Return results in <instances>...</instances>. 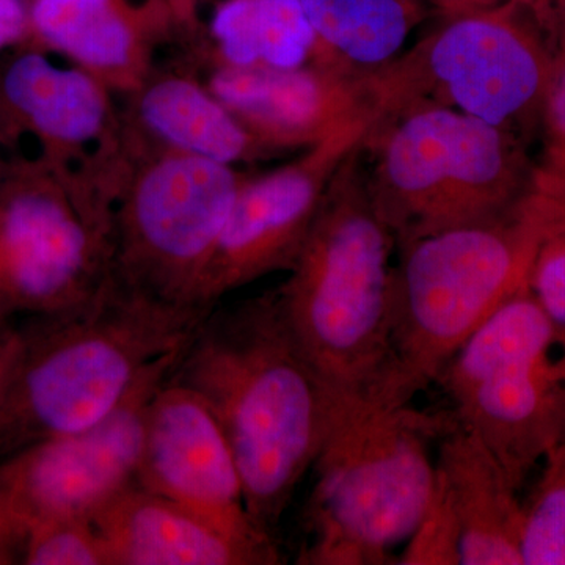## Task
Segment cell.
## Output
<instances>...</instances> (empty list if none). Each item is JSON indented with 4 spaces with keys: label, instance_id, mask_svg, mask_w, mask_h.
I'll return each mask as SVG.
<instances>
[{
    "label": "cell",
    "instance_id": "obj_31",
    "mask_svg": "<svg viewBox=\"0 0 565 565\" xmlns=\"http://www.w3.org/2000/svg\"><path fill=\"white\" fill-rule=\"evenodd\" d=\"M14 323H17V319L7 318V316L0 313V371H2L11 334H13Z\"/></svg>",
    "mask_w": 565,
    "mask_h": 565
},
{
    "label": "cell",
    "instance_id": "obj_7",
    "mask_svg": "<svg viewBox=\"0 0 565 565\" xmlns=\"http://www.w3.org/2000/svg\"><path fill=\"white\" fill-rule=\"evenodd\" d=\"M553 51L522 0L446 18L411 50L370 71L377 120L414 106L462 111L539 140Z\"/></svg>",
    "mask_w": 565,
    "mask_h": 565
},
{
    "label": "cell",
    "instance_id": "obj_18",
    "mask_svg": "<svg viewBox=\"0 0 565 565\" xmlns=\"http://www.w3.org/2000/svg\"><path fill=\"white\" fill-rule=\"evenodd\" d=\"M93 525L109 565H269L202 515L136 481L96 512Z\"/></svg>",
    "mask_w": 565,
    "mask_h": 565
},
{
    "label": "cell",
    "instance_id": "obj_16",
    "mask_svg": "<svg viewBox=\"0 0 565 565\" xmlns=\"http://www.w3.org/2000/svg\"><path fill=\"white\" fill-rule=\"evenodd\" d=\"M31 20L32 46L90 71L120 98L177 32L169 0H31Z\"/></svg>",
    "mask_w": 565,
    "mask_h": 565
},
{
    "label": "cell",
    "instance_id": "obj_23",
    "mask_svg": "<svg viewBox=\"0 0 565 565\" xmlns=\"http://www.w3.org/2000/svg\"><path fill=\"white\" fill-rule=\"evenodd\" d=\"M541 230L527 285L553 321L565 326V189L535 173Z\"/></svg>",
    "mask_w": 565,
    "mask_h": 565
},
{
    "label": "cell",
    "instance_id": "obj_21",
    "mask_svg": "<svg viewBox=\"0 0 565 565\" xmlns=\"http://www.w3.org/2000/svg\"><path fill=\"white\" fill-rule=\"evenodd\" d=\"M329 54L371 71L403 51L422 18L419 0H300Z\"/></svg>",
    "mask_w": 565,
    "mask_h": 565
},
{
    "label": "cell",
    "instance_id": "obj_6",
    "mask_svg": "<svg viewBox=\"0 0 565 565\" xmlns=\"http://www.w3.org/2000/svg\"><path fill=\"white\" fill-rule=\"evenodd\" d=\"M514 134L441 106L375 121L364 151L367 185L396 245L514 210L537 163Z\"/></svg>",
    "mask_w": 565,
    "mask_h": 565
},
{
    "label": "cell",
    "instance_id": "obj_22",
    "mask_svg": "<svg viewBox=\"0 0 565 565\" xmlns=\"http://www.w3.org/2000/svg\"><path fill=\"white\" fill-rule=\"evenodd\" d=\"M252 32L259 68L297 70L338 61L322 46L300 0H252Z\"/></svg>",
    "mask_w": 565,
    "mask_h": 565
},
{
    "label": "cell",
    "instance_id": "obj_17",
    "mask_svg": "<svg viewBox=\"0 0 565 565\" xmlns=\"http://www.w3.org/2000/svg\"><path fill=\"white\" fill-rule=\"evenodd\" d=\"M136 151H172L237 167L270 154L232 110L188 68L158 66L121 96Z\"/></svg>",
    "mask_w": 565,
    "mask_h": 565
},
{
    "label": "cell",
    "instance_id": "obj_26",
    "mask_svg": "<svg viewBox=\"0 0 565 565\" xmlns=\"http://www.w3.org/2000/svg\"><path fill=\"white\" fill-rule=\"evenodd\" d=\"M397 564L460 565V530L444 486L435 478L429 504Z\"/></svg>",
    "mask_w": 565,
    "mask_h": 565
},
{
    "label": "cell",
    "instance_id": "obj_11",
    "mask_svg": "<svg viewBox=\"0 0 565 565\" xmlns=\"http://www.w3.org/2000/svg\"><path fill=\"white\" fill-rule=\"evenodd\" d=\"M111 270L110 234L50 170L7 163L0 178V313H61L92 299Z\"/></svg>",
    "mask_w": 565,
    "mask_h": 565
},
{
    "label": "cell",
    "instance_id": "obj_4",
    "mask_svg": "<svg viewBox=\"0 0 565 565\" xmlns=\"http://www.w3.org/2000/svg\"><path fill=\"white\" fill-rule=\"evenodd\" d=\"M455 423V412L426 414L405 404L334 427L313 465L297 563H394V550L407 544L433 494L430 446Z\"/></svg>",
    "mask_w": 565,
    "mask_h": 565
},
{
    "label": "cell",
    "instance_id": "obj_32",
    "mask_svg": "<svg viewBox=\"0 0 565 565\" xmlns=\"http://www.w3.org/2000/svg\"><path fill=\"white\" fill-rule=\"evenodd\" d=\"M6 167H7L6 159H3L2 156H0V178H2L3 170H6Z\"/></svg>",
    "mask_w": 565,
    "mask_h": 565
},
{
    "label": "cell",
    "instance_id": "obj_29",
    "mask_svg": "<svg viewBox=\"0 0 565 565\" xmlns=\"http://www.w3.org/2000/svg\"><path fill=\"white\" fill-rule=\"evenodd\" d=\"M546 43L555 50L565 40V0H522Z\"/></svg>",
    "mask_w": 565,
    "mask_h": 565
},
{
    "label": "cell",
    "instance_id": "obj_28",
    "mask_svg": "<svg viewBox=\"0 0 565 565\" xmlns=\"http://www.w3.org/2000/svg\"><path fill=\"white\" fill-rule=\"evenodd\" d=\"M32 41L31 0H0V55Z\"/></svg>",
    "mask_w": 565,
    "mask_h": 565
},
{
    "label": "cell",
    "instance_id": "obj_25",
    "mask_svg": "<svg viewBox=\"0 0 565 565\" xmlns=\"http://www.w3.org/2000/svg\"><path fill=\"white\" fill-rule=\"evenodd\" d=\"M22 565H109L93 519H66L33 531L18 553Z\"/></svg>",
    "mask_w": 565,
    "mask_h": 565
},
{
    "label": "cell",
    "instance_id": "obj_9",
    "mask_svg": "<svg viewBox=\"0 0 565 565\" xmlns=\"http://www.w3.org/2000/svg\"><path fill=\"white\" fill-rule=\"evenodd\" d=\"M245 178L195 156L136 152L111 215V274L163 302L211 310L200 286Z\"/></svg>",
    "mask_w": 565,
    "mask_h": 565
},
{
    "label": "cell",
    "instance_id": "obj_5",
    "mask_svg": "<svg viewBox=\"0 0 565 565\" xmlns=\"http://www.w3.org/2000/svg\"><path fill=\"white\" fill-rule=\"evenodd\" d=\"M535 184V182H534ZM541 230L535 188L514 210L396 245L392 275L394 407L435 384L457 349L527 281Z\"/></svg>",
    "mask_w": 565,
    "mask_h": 565
},
{
    "label": "cell",
    "instance_id": "obj_24",
    "mask_svg": "<svg viewBox=\"0 0 565 565\" xmlns=\"http://www.w3.org/2000/svg\"><path fill=\"white\" fill-rule=\"evenodd\" d=\"M544 462L523 515V565H565V440Z\"/></svg>",
    "mask_w": 565,
    "mask_h": 565
},
{
    "label": "cell",
    "instance_id": "obj_1",
    "mask_svg": "<svg viewBox=\"0 0 565 565\" xmlns=\"http://www.w3.org/2000/svg\"><path fill=\"white\" fill-rule=\"evenodd\" d=\"M170 379L202 397L221 424L253 522L275 539L297 487L338 426L277 289L215 305Z\"/></svg>",
    "mask_w": 565,
    "mask_h": 565
},
{
    "label": "cell",
    "instance_id": "obj_27",
    "mask_svg": "<svg viewBox=\"0 0 565 565\" xmlns=\"http://www.w3.org/2000/svg\"><path fill=\"white\" fill-rule=\"evenodd\" d=\"M539 140L542 145L539 172L565 189V40L553 50Z\"/></svg>",
    "mask_w": 565,
    "mask_h": 565
},
{
    "label": "cell",
    "instance_id": "obj_8",
    "mask_svg": "<svg viewBox=\"0 0 565 565\" xmlns=\"http://www.w3.org/2000/svg\"><path fill=\"white\" fill-rule=\"evenodd\" d=\"M117 95L90 71L41 47L0 55V156L54 173L111 232L134 150Z\"/></svg>",
    "mask_w": 565,
    "mask_h": 565
},
{
    "label": "cell",
    "instance_id": "obj_3",
    "mask_svg": "<svg viewBox=\"0 0 565 565\" xmlns=\"http://www.w3.org/2000/svg\"><path fill=\"white\" fill-rule=\"evenodd\" d=\"M364 145L334 173L288 280L282 315L329 394L338 426L394 407L392 230L375 207Z\"/></svg>",
    "mask_w": 565,
    "mask_h": 565
},
{
    "label": "cell",
    "instance_id": "obj_12",
    "mask_svg": "<svg viewBox=\"0 0 565 565\" xmlns=\"http://www.w3.org/2000/svg\"><path fill=\"white\" fill-rule=\"evenodd\" d=\"M374 122H352L286 166L245 178L204 273L200 305L214 308L259 278L292 269L334 173L366 143Z\"/></svg>",
    "mask_w": 565,
    "mask_h": 565
},
{
    "label": "cell",
    "instance_id": "obj_19",
    "mask_svg": "<svg viewBox=\"0 0 565 565\" xmlns=\"http://www.w3.org/2000/svg\"><path fill=\"white\" fill-rule=\"evenodd\" d=\"M435 478L460 530V565H523L525 505L484 441L457 422L438 441Z\"/></svg>",
    "mask_w": 565,
    "mask_h": 565
},
{
    "label": "cell",
    "instance_id": "obj_2",
    "mask_svg": "<svg viewBox=\"0 0 565 565\" xmlns=\"http://www.w3.org/2000/svg\"><path fill=\"white\" fill-rule=\"evenodd\" d=\"M211 310L163 302L110 270L87 302L18 319L0 371V459L109 418Z\"/></svg>",
    "mask_w": 565,
    "mask_h": 565
},
{
    "label": "cell",
    "instance_id": "obj_13",
    "mask_svg": "<svg viewBox=\"0 0 565 565\" xmlns=\"http://www.w3.org/2000/svg\"><path fill=\"white\" fill-rule=\"evenodd\" d=\"M136 482L191 509L212 525L280 564L277 542L253 522L239 468L202 397L172 379L152 396Z\"/></svg>",
    "mask_w": 565,
    "mask_h": 565
},
{
    "label": "cell",
    "instance_id": "obj_15",
    "mask_svg": "<svg viewBox=\"0 0 565 565\" xmlns=\"http://www.w3.org/2000/svg\"><path fill=\"white\" fill-rule=\"evenodd\" d=\"M520 489L535 465L565 440V326L455 404Z\"/></svg>",
    "mask_w": 565,
    "mask_h": 565
},
{
    "label": "cell",
    "instance_id": "obj_10",
    "mask_svg": "<svg viewBox=\"0 0 565 565\" xmlns=\"http://www.w3.org/2000/svg\"><path fill=\"white\" fill-rule=\"evenodd\" d=\"M182 351L159 364L104 422L0 459V565L17 564L33 531L57 520L93 519L136 481L148 405L172 377Z\"/></svg>",
    "mask_w": 565,
    "mask_h": 565
},
{
    "label": "cell",
    "instance_id": "obj_30",
    "mask_svg": "<svg viewBox=\"0 0 565 565\" xmlns=\"http://www.w3.org/2000/svg\"><path fill=\"white\" fill-rule=\"evenodd\" d=\"M429 2L446 20V18L460 17V14L473 13V11L492 9L505 0H429Z\"/></svg>",
    "mask_w": 565,
    "mask_h": 565
},
{
    "label": "cell",
    "instance_id": "obj_20",
    "mask_svg": "<svg viewBox=\"0 0 565 565\" xmlns=\"http://www.w3.org/2000/svg\"><path fill=\"white\" fill-rule=\"evenodd\" d=\"M559 327L525 281L476 327L435 384L457 404L519 356L545 344Z\"/></svg>",
    "mask_w": 565,
    "mask_h": 565
},
{
    "label": "cell",
    "instance_id": "obj_14",
    "mask_svg": "<svg viewBox=\"0 0 565 565\" xmlns=\"http://www.w3.org/2000/svg\"><path fill=\"white\" fill-rule=\"evenodd\" d=\"M202 79L270 154L303 151L352 122L377 120L370 71L341 62L297 70L210 66Z\"/></svg>",
    "mask_w": 565,
    "mask_h": 565
}]
</instances>
